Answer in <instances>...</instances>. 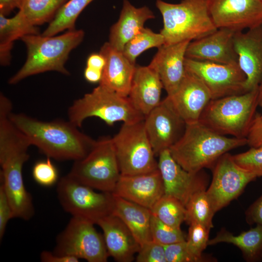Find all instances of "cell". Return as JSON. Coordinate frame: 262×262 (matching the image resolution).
Returning a JSON list of instances; mask_svg holds the SVG:
<instances>
[{"label": "cell", "instance_id": "obj_1", "mask_svg": "<svg viewBox=\"0 0 262 262\" xmlns=\"http://www.w3.org/2000/svg\"><path fill=\"white\" fill-rule=\"evenodd\" d=\"M12 123L47 157L58 161L84 158L95 141L81 132L69 120L44 121L23 113L9 115Z\"/></svg>", "mask_w": 262, "mask_h": 262}, {"label": "cell", "instance_id": "obj_2", "mask_svg": "<svg viewBox=\"0 0 262 262\" xmlns=\"http://www.w3.org/2000/svg\"><path fill=\"white\" fill-rule=\"evenodd\" d=\"M31 144L25 135L15 128L0 132V164L2 185L12 208L14 218L25 220L34 213L33 199L24 183L22 168L29 158Z\"/></svg>", "mask_w": 262, "mask_h": 262}, {"label": "cell", "instance_id": "obj_3", "mask_svg": "<svg viewBox=\"0 0 262 262\" xmlns=\"http://www.w3.org/2000/svg\"><path fill=\"white\" fill-rule=\"evenodd\" d=\"M246 145V138L228 137L198 121L186 124L183 135L169 150L183 169L196 173L211 168L223 154Z\"/></svg>", "mask_w": 262, "mask_h": 262}, {"label": "cell", "instance_id": "obj_4", "mask_svg": "<svg viewBox=\"0 0 262 262\" xmlns=\"http://www.w3.org/2000/svg\"><path fill=\"white\" fill-rule=\"evenodd\" d=\"M84 33L73 30L57 36L28 35L20 39L27 49L26 61L22 67L9 80L15 84L32 75L54 71L66 75L69 74L65 67L70 52L82 41Z\"/></svg>", "mask_w": 262, "mask_h": 262}, {"label": "cell", "instance_id": "obj_5", "mask_svg": "<svg viewBox=\"0 0 262 262\" xmlns=\"http://www.w3.org/2000/svg\"><path fill=\"white\" fill-rule=\"evenodd\" d=\"M156 6L163 17L160 33L164 45L192 41L217 29L211 16L207 0H182L178 3L156 0Z\"/></svg>", "mask_w": 262, "mask_h": 262}, {"label": "cell", "instance_id": "obj_6", "mask_svg": "<svg viewBox=\"0 0 262 262\" xmlns=\"http://www.w3.org/2000/svg\"><path fill=\"white\" fill-rule=\"evenodd\" d=\"M258 106V87L248 92L212 99L199 122L216 132L246 138Z\"/></svg>", "mask_w": 262, "mask_h": 262}, {"label": "cell", "instance_id": "obj_7", "mask_svg": "<svg viewBox=\"0 0 262 262\" xmlns=\"http://www.w3.org/2000/svg\"><path fill=\"white\" fill-rule=\"evenodd\" d=\"M67 115L68 120L78 128L91 117H98L109 126L118 121L134 123L145 118L128 97L122 96L100 84L75 100L69 107Z\"/></svg>", "mask_w": 262, "mask_h": 262}, {"label": "cell", "instance_id": "obj_8", "mask_svg": "<svg viewBox=\"0 0 262 262\" xmlns=\"http://www.w3.org/2000/svg\"><path fill=\"white\" fill-rule=\"evenodd\" d=\"M68 174L94 189L112 193L121 175L112 137L96 140L84 158L74 161Z\"/></svg>", "mask_w": 262, "mask_h": 262}, {"label": "cell", "instance_id": "obj_9", "mask_svg": "<svg viewBox=\"0 0 262 262\" xmlns=\"http://www.w3.org/2000/svg\"><path fill=\"white\" fill-rule=\"evenodd\" d=\"M112 140L121 175L147 173L158 169L144 120L123 123Z\"/></svg>", "mask_w": 262, "mask_h": 262}, {"label": "cell", "instance_id": "obj_10", "mask_svg": "<svg viewBox=\"0 0 262 262\" xmlns=\"http://www.w3.org/2000/svg\"><path fill=\"white\" fill-rule=\"evenodd\" d=\"M57 193L62 207L72 216L97 224L101 218L112 213L114 201L112 193L97 192L68 174L58 180Z\"/></svg>", "mask_w": 262, "mask_h": 262}, {"label": "cell", "instance_id": "obj_11", "mask_svg": "<svg viewBox=\"0 0 262 262\" xmlns=\"http://www.w3.org/2000/svg\"><path fill=\"white\" fill-rule=\"evenodd\" d=\"M87 220L72 216L58 235L54 253L82 259L88 262H106L109 256L104 238Z\"/></svg>", "mask_w": 262, "mask_h": 262}, {"label": "cell", "instance_id": "obj_12", "mask_svg": "<svg viewBox=\"0 0 262 262\" xmlns=\"http://www.w3.org/2000/svg\"><path fill=\"white\" fill-rule=\"evenodd\" d=\"M211 169L213 178L206 192L215 213L237 198L257 178L237 164L229 152L221 156Z\"/></svg>", "mask_w": 262, "mask_h": 262}, {"label": "cell", "instance_id": "obj_13", "mask_svg": "<svg viewBox=\"0 0 262 262\" xmlns=\"http://www.w3.org/2000/svg\"><path fill=\"white\" fill-rule=\"evenodd\" d=\"M186 70L198 77L212 99L246 93V76L238 64H221L185 58Z\"/></svg>", "mask_w": 262, "mask_h": 262}, {"label": "cell", "instance_id": "obj_14", "mask_svg": "<svg viewBox=\"0 0 262 262\" xmlns=\"http://www.w3.org/2000/svg\"><path fill=\"white\" fill-rule=\"evenodd\" d=\"M144 123L156 156L173 146L183 135L186 126L167 96L145 116Z\"/></svg>", "mask_w": 262, "mask_h": 262}, {"label": "cell", "instance_id": "obj_15", "mask_svg": "<svg viewBox=\"0 0 262 262\" xmlns=\"http://www.w3.org/2000/svg\"><path fill=\"white\" fill-rule=\"evenodd\" d=\"M158 156L165 195L177 199L185 207L194 195L207 190L208 180L203 170L196 173L186 171L174 159L169 149Z\"/></svg>", "mask_w": 262, "mask_h": 262}, {"label": "cell", "instance_id": "obj_16", "mask_svg": "<svg viewBox=\"0 0 262 262\" xmlns=\"http://www.w3.org/2000/svg\"><path fill=\"white\" fill-rule=\"evenodd\" d=\"M207 3L217 29L240 32L262 25L261 0H207Z\"/></svg>", "mask_w": 262, "mask_h": 262}, {"label": "cell", "instance_id": "obj_17", "mask_svg": "<svg viewBox=\"0 0 262 262\" xmlns=\"http://www.w3.org/2000/svg\"><path fill=\"white\" fill-rule=\"evenodd\" d=\"M234 46L238 65L246 76L247 92L258 87L262 80V25L235 32Z\"/></svg>", "mask_w": 262, "mask_h": 262}, {"label": "cell", "instance_id": "obj_18", "mask_svg": "<svg viewBox=\"0 0 262 262\" xmlns=\"http://www.w3.org/2000/svg\"><path fill=\"white\" fill-rule=\"evenodd\" d=\"M234 31L219 28L200 38L190 42L186 58L221 64H238L234 46Z\"/></svg>", "mask_w": 262, "mask_h": 262}, {"label": "cell", "instance_id": "obj_19", "mask_svg": "<svg viewBox=\"0 0 262 262\" xmlns=\"http://www.w3.org/2000/svg\"><path fill=\"white\" fill-rule=\"evenodd\" d=\"M114 195L150 209L164 195L160 172L154 171L134 175H120Z\"/></svg>", "mask_w": 262, "mask_h": 262}, {"label": "cell", "instance_id": "obj_20", "mask_svg": "<svg viewBox=\"0 0 262 262\" xmlns=\"http://www.w3.org/2000/svg\"><path fill=\"white\" fill-rule=\"evenodd\" d=\"M167 96L186 124L199 121L202 112L212 99L209 91L202 81L187 70L176 91Z\"/></svg>", "mask_w": 262, "mask_h": 262}, {"label": "cell", "instance_id": "obj_21", "mask_svg": "<svg viewBox=\"0 0 262 262\" xmlns=\"http://www.w3.org/2000/svg\"><path fill=\"white\" fill-rule=\"evenodd\" d=\"M190 42L163 45L148 65L157 72L167 96L176 91L185 76V53Z\"/></svg>", "mask_w": 262, "mask_h": 262}, {"label": "cell", "instance_id": "obj_22", "mask_svg": "<svg viewBox=\"0 0 262 262\" xmlns=\"http://www.w3.org/2000/svg\"><path fill=\"white\" fill-rule=\"evenodd\" d=\"M97 224L102 230L109 256L119 262H132L141 246L124 223L111 213L101 218Z\"/></svg>", "mask_w": 262, "mask_h": 262}, {"label": "cell", "instance_id": "obj_23", "mask_svg": "<svg viewBox=\"0 0 262 262\" xmlns=\"http://www.w3.org/2000/svg\"><path fill=\"white\" fill-rule=\"evenodd\" d=\"M163 84L157 72L149 65L135 66L128 95L130 101L144 117L161 101Z\"/></svg>", "mask_w": 262, "mask_h": 262}, {"label": "cell", "instance_id": "obj_24", "mask_svg": "<svg viewBox=\"0 0 262 262\" xmlns=\"http://www.w3.org/2000/svg\"><path fill=\"white\" fill-rule=\"evenodd\" d=\"M99 52L104 57L106 64L99 83L119 95L128 96L135 65L108 42L101 47Z\"/></svg>", "mask_w": 262, "mask_h": 262}, {"label": "cell", "instance_id": "obj_25", "mask_svg": "<svg viewBox=\"0 0 262 262\" xmlns=\"http://www.w3.org/2000/svg\"><path fill=\"white\" fill-rule=\"evenodd\" d=\"M155 17L148 7L137 8L129 0H123L119 18L110 29L108 43L122 52L126 43L144 28L145 22Z\"/></svg>", "mask_w": 262, "mask_h": 262}, {"label": "cell", "instance_id": "obj_26", "mask_svg": "<svg viewBox=\"0 0 262 262\" xmlns=\"http://www.w3.org/2000/svg\"><path fill=\"white\" fill-rule=\"evenodd\" d=\"M113 195L114 201L112 214L119 217L124 223L141 246L152 241L150 210Z\"/></svg>", "mask_w": 262, "mask_h": 262}, {"label": "cell", "instance_id": "obj_27", "mask_svg": "<svg viewBox=\"0 0 262 262\" xmlns=\"http://www.w3.org/2000/svg\"><path fill=\"white\" fill-rule=\"evenodd\" d=\"M32 34H39V29L30 23L20 11L11 18L0 13V65L6 66L10 64L15 41Z\"/></svg>", "mask_w": 262, "mask_h": 262}, {"label": "cell", "instance_id": "obj_28", "mask_svg": "<svg viewBox=\"0 0 262 262\" xmlns=\"http://www.w3.org/2000/svg\"><path fill=\"white\" fill-rule=\"evenodd\" d=\"M220 243L231 244L239 248L244 259L249 262L262 260V225L256 226L249 230L234 235L226 229L222 228L216 235L209 239L208 245H214Z\"/></svg>", "mask_w": 262, "mask_h": 262}, {"label": "cell", "instance_id": "obj_29", "mask_svg": "<svg viewBox=\"0 0 262 262\" xmlns=\"http://www.w3.org/2000/svg\"><path fill=\"white\" fill-rule=\"evenodd\" d=\"M93 0H67L58 10L42 35L53 36L66 30H75L81 12Z\"/></svg>", "mask_w": 262, "mask_h": 262}, {"label": "cell", "instance_id": "obj_30", "mask_svg": "<svg viewBox=\"0 0 262 262\" xmlns=\"http://www.w3.org/2000/svg\"><path fill=\"white\" fill-rule=\"evenodd\" d=\"M67 0H23L19 11L32 24L37 26L53 18Z\"/></svg>", "mask_w": 262, "mask_h": 262}, {"label": "cell", "instance_id": "obj_31", "mask_svg": "<svg viewBox=\"0 0 262 262\" xmlns=\"http://www.w3.org/2000/svg\"><path fill=\"white\" fill-rule=\"evenodd\" d=\"M185 221L188 225L198 223L211 229L215 214L206 190L194 195L185 206Z\"/></svg>", "mask_w": 262, "mask_h": 262}, {"label": "cell", "instance_id": "obj_32", "mask_svg": "<svg viewBox=\"0 0 262 262\" xmlns=\"http://www.w3.org/2000/svg\"><path fill=\"white\" fill-rule=\"evenodd\" d=\"M152 214L170 226L180 228L185 221L186 208L177 199L164 195L150 209Z\"/></svg>", "mask_w": 262, "mask_h": 262}, {"label": "cell", "instance_id": "obj_33", "mask_svg": "<svg viewBox=\"0 0 262 262\" xmlns=\"http://www.w3.org/2000/svg\"><path fill=\"white\" fill-rule=\"evenodd\" d=\"M164 44V38L160 33H156L144 27L126 43L122 53L131 63L135 65L136 58L142 53L152 48L158 49Z\"/></svg>", "mask_w": 262, "mask_h": 262}, {"label": "cell", "instance_id": "obj_34", "mask_svg": "<svg viewBox=\"0 0 262 262\" xmlns=\"http://www.w3.org/2000/svg\"><path fill=\"white\" fill-rule=\"evenodd\" d=\"M189 225L186 243L190 252L202 262L210 261L211 259L203 256L202 253L208 246L210 229L198 223Z\"/></svg>", "mask_w": 262, "mask_h": 262}, {"label": "cell", "instance_id": "obj_35", "mask_svg": "<svg viewBox=\"0 0 262 262\" xmlns=\"http://www.w3.org/2000/svg\"><path fill=\"white\" fill-rule=\"evenodd\" d=\"M150 232L152 240L163 246L186 240L185 235L180 228H176L164 223L152 213Z\"/></svg>", "mask_w": 262, "mask_h": 262}, {"label": "cell", "instance_id": "obj_36", "mask_svg": "<svg viewBox=\"0 0 262 262\" xmlns=\"http://www.w3.org/2000/svg\"><path fill=\"white\" fill-rule=\"evenodd\" d=\"M232 157L240 166L252 173L257 178L262 177V147H250L247 151Z\"/></svg>", "mask_w": 262, "mask_h": 262}, {"label": "cell", "instance_id": "obj_37", "mask_svg": "<svg viewBox=\"0 0 262 262\" xmlns=\"http://www.w3.org/2000/svg\"><path fill=\"white\" fill-rule=\"evenodd\" d=\"M32 175L37 183L45 187L52 186L58 181V170L49 157L34 164Z\"/></svg>", "mask_w": 262, "mask_h": 262}, {"label": "cell", "instance_id": "obj_38", "mask_svg": "<svg viewBox=\"0 0 262 262\" xmlns=\"http://www.w3.org/2000/svg\"><path fill=\"white\" fill-rule=\"evenodd\" d=\"M166 262H202L192 254L186 240L164 246Z\"/></svg>", "mask_w": 262, "mask_h": 262}, {"label": "cell", "instance_id": "obj_39", "mask_svg": "<svg viewBox=\"0 0 262 262\" xmlns=\"http://www.w3.org/2000/svg\"><path fill=\"white\" fill-rule=\"evenodd\" d=\"M137 253V262H166L164 246L153 240L141 246Z\"/></svg>", "mask_w": 262, "mask_h": 262}, {"label": "cell", "instance_id": "obj_40", "mask_svg": "<svg viewBox=\"0 0 262 262\" xmlns=\"http://www.w3.org/2000/svg\"><path fill=\"white\" fill-rule=\"evenodd\" d=\"M14 218L11 206L2 185L0 186V238L3 237L9 220Z\"/></svg>", "mask_w": 262, "mask_h": 262}, {"label": "cell", "instance_id": "obj_41", "mask_svg": "<svg viewBox=\"0 0 262 262\" xmlns=\"http://www.w3.org/2000/svg\"><path fill=\"white\" fill-rule=\"evenodd\" d=\"M246 138L250 147H262V119L260 114L257 113Z\"/></svg>", "mask_w": 262, "mask_h": 262}, {"label": "cell", "instance_id": "obj_42", "mask_svg": "<svg viewBox=\"0 0 262 262\" xmlns=\"http://www.w3.org/2000/svg\"><path fill=\"white\" fill-rule=\"evenodd\" d=\"M246 220L249 225H262V193L246 210Z\"/></svg>", "mask_w": 262, "mask_h": 262}, {"label": "cell", "instance_id": "obj_43", "mask_svg": "<svg viewBox=\"0 0 262 262\" xmlns=\"http://www.w3.org/2000/svg\"><path fill=\"white\" fill-rule=\"evenodd\" d=\"M40 260L43 262H78L79 259L77 258L60 255L53 252L44 250L40 254Z\"/></svg>", "mask_w": 262, "mask_h": 262}, {"label": "cell", "instance_id": "obj_44", "mask_svg": "<svg viewBox=\"0 0 262 262\" xmlns=\"http://www.w3.org/2000/svg\"><path fill=\"white\" fill-rule=\"evenodd\" d=\"M106 64L103 55L99 53H93L87 58L86 66L103 72Z\"/></svg>", "mask_w": 262, "mask_h": 262}, {"label": "cell", "instance_id": "obj_45", "mask_svg": "<svg viewBox=\"0 0 262 262\" xmlns=\"http://www.w3.org/2000/svg\"><path fill=\"white\" fill-rule=\"evenodd\" d=\"M23 0H0V13L8 15L15 8L19 9Z\"/></svg>", "mask_w": 262, "mask_h": 262}, {"label": "cell", "instance_id": "obj_46", "mask_svg": "<svg viewBox=\"0 0 262 262\" xmlns=\"http://www.w3.org/2000/svg\"><path fill=\"white\" fill-rule=\"evenodd\" d=\"M102 71L86 66L84 70V77L89 82L99 83L102 76Z\"/></svg>", "mask_w": 262, "mask_h": 262}, {"label": "cell", "instance_id": "obj_47", "mask_svg": "<svg viewBox=\"0 0 262 262\" xmlns=\"http://www.w3.org/2000/svg\"><path fill=\"white\" fill-rule=\"evenodd\" d=\"M258 106H260L262 109V113L260 115L262 119V80L258 86Z\"/></svg>", "mask_w": 262, "mask_h": 262}, {"label": "cell", "instance_id": "obj_48", "mask_svg": "<svg viewBox=\"0 0 262 262\" xmlns=\"http://www.w3.org/2000/svg\"></svg>", "mask_w": 262, "mask_h": 262}]
</instances>
